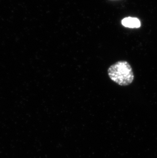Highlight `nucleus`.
<instances>
[{
	"label": "nucleus",
	"instance_id": "obj_1",
	"mask_svg": "<svg viewBox=\"0 0 157 158\" xmlns=\"http://www.w3.org/2000/svg\"><path fill=\"white\" fill-rule=\"evenodd\" d=\"M108 74L112 81L121 86L130 85L134 79L132 67L125 60L117 61L111 65L108 69Z\"/></svg>",
	"mask_w": 157,
	"mask_h": 158
},
{
	"label": "nucleus",
	"instance_id": "obj_2",
	"mask_svg": "<svg viewBox=\"0 0 157 158\" xmlns=\"http://www.w3.org/2000/svg\"><path fill=\"white\" fill-rule=\"evenodd\" d=\"M122 24L123 26L131 28H137L141 26L139 19L136 18L127 17L123 19Z\"/></svg>",
	"mask_w": 157,
	"mask_h": 158
}]
</instances>
